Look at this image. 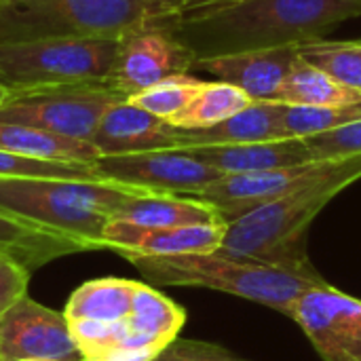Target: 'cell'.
<instances>
[{
    "mask_svg": "<svg viewBox=\"0 0 361 361\" xmlns=\"http://www.w3.org/2000/svg\"><path fill=\"white\" fill-rule=\"evenodd\" d=\"M93 165L102 180L137 186L150 192L184 197H197L222 178L218 169L199 161L190 148L99 157Z\"/></svg>",
    "mask_w": 361,
    "mask_h": 361,
    "instance_id": "ba28073f",
    "label": "cell"
},
{
    "mask_svg": "<svg viewBox=\"0 0 361 361\" xmlns=\"http://www.w3.org/2000/svg\"><path fill=\"white\" fill-rule=\"evenodd\" d=\"M190 150L199 161L218 169L222 176L281 169L315 161L307 142L300 137H281L231 146H195Z\"/></svg>",
    "mask_w": 361,
    "mask_h": 361,
    "instance_id": "2e32d148",
    "label": "cell"
},
{
    "mask_svg": "<svg viewBox=\"0 0 361 361\" xmlns=\"http://www.w3.org/2000/svg\"><path fill=\"white\" fill-rule=\"evenodd\" d=\"M361 118V102L341 106H294L286 104L283 137H311Z\"/></svg>",
    "mask_w": 361,
    "mask_h": 361,
    "instance_id": "4316f807",
    "label": "cell"
},
{
    "mask_svg": "<svg viewBox=\"0 0 361 361\" xmlns=\"http://www.w3.org/2000/svg\"><path fill=\"white\" fill-rule=\"evenodd\" d=\"M123 99L108 82L8 91L0 104V121L30 125L93 144L104 114Z\"/></svg>",
    "mask_w": 361,
    "mask_h": 361,
    "instance_id": "52a82bcc",
    "label": "cell"
},
{
    "mask_svg": "<svg viewBox=\"0 0 361 361\" xmlns=\"http://www.w3.org/2000/svg\"><path fill=\"white\" fill-rule=\"evenodd\" d=\"M279 102L294 106H341L361 102V93L345 87L328 72L319 70L298 55L281 87Z\"/></svg>",
    "mask_w": 361,
    "mask_h": 361,
    "instance_id": "603a6c76",
    "label": "cell"
},
{
    "mask_svg": "<svg viewBox=\"0 0 361 361\" xmlns=\"http://www.w3.org/2000/svg\"><path fill=\"white\" fill-rule=\"evenodd\" d=\"M121 38L44 36L0 42V87L6 91L108 82Z\"/></svg>",
    "mask_w": 361,
    "mask_h": 361,
    "instance_id": "8992f818",
    "label": "cell"
},
{
    "mask_svg": "<svg viewBox=\"0 0 361 361\" xmlns=\"http://www.w3.org/2000/svg\"><path fill=\"white\" fill-rule=\"evenodd\" d=\"M226 235V222L195 224L176 228H146L123 220H110L104 226V250H112L125 260L163 258L184 254H209L220 250Z\"/></svg>",
    "mask_w": 361,
    "mask_h": 361,
    "instance_id": "7c38bea8",
    "label": "cell"
},
{
    "mask_svg": "<svg viewBox=\"0 0 361 361\" xmlns=\"http://www.w3.org/2000/svg\"><path fill=\"white\" fill-rule=\"evenodd\" d=\"M186 324V311L148 283H140L131 313L127 315L129 336L118 351L150 349L161 353L178 338ZM116 353V351H114Z\"/></svg>",
    "mask_w": 361,
    "mask_h": 361,
    "instance_id": "ac0fdd59",
    "label": "cell"
},
{
    "mask_svg": "<svg viewBox=\"0 0 361 361\" xmlns=\"http://www.w3.org/2000/svg\"><path fill=\"white\" fill-rule=\"evenodd\" d=\"M142 281L133 279H93L82 283L68 300L63 315L68 322L91 319V322H121L131 313L135 292Z\"/></svg>",
    "mask_w": 361,
    "mask_h": 361,
    "instance_id": "7402d4cb",
    "label": "cell"
},
{
    "mask_svg": "<svg viewBox=\"0 0 361 361\" xmlns=\"http://www.w3.org/2000/svg\"><path fill=\"white\" fill-rule=\"evenodd\" d=\"M298 55L345 87L361 93V40L317 38L298 44Z\"/></svg>",
    "mask_w": 361,
    "mask_h": 361,
    "instance_id": "d4e9b609",
    "label": "cell"
},
{
    "mask_svg": "<svg viewBox=\"0 0 361 361\" xmlns=\"http://www.w3.org/2000/svg\"><path fill=\"white\" fill-rule=\"evenodd\" d=\"M298 59L296 47H279L264 51H243L218 57L197 59L192 70H203L216 80L239 87L252 102L277 99L281 87Z\"/></svg>",
    "mask_w": 361,
    "mask_h": 361,
    "instance_id": "5bb4252c",
    "label": "cell"
},
{
    "mask_svg": "<svg viewBox=\"0 0 361 361\" xmlns=\"http://www.w3.org/2000/svg\"><path fill=\"white\" fill-rule=\"evenodd\" d=\"M152 361H250L235 355L233 351L203 341L176 338Z\"/></svg>",
    "mask_w": 361,
    "mask_h": 361,
    "instance_id": "f546056e",
    "label": "cell"
},
{
    "mask_svg": "<svg viewBox=\"0 0 361 361\" xmlns=\"http://www.w3.org/2000/svg\"><path fill=\"white\" fill-rule=\"evenodd\" d=\"M150 190L112 180L0 178V212L104 250V226L135 197Z\"/></svg>",
    "mask_w": 361,
    "mask_h": 361,
    "instance_id": "277c9868",
    "label": "cell"
},
{
    "mask_svg": "<svg viewBox=\"0 0 361 361\" xmlns=\"http://www.w3.org/2000/svg\"><path fill=\"white\" fill-rule=\"evenodd\" d=\"M85 361L63 313L27 294L0 315V361Z\"/></svg>",
    "mask_w": 361,
    "mask_h": 361,
    "instance_id": "8fae6325",
    "label": "cell"
},
{
    "mask_svg": "<svg viewBox=\"0 0 361 361\" xmlns=\"http://www.w3.org/2000/svg\"><path fill=\"white\" fill-rule=\"evenodd\" d=\"M195 53L167 27L152 25L121 38L108 85L125 99L195 68Z\"/></svg>",
    "mask_w": 361,
    "mask_h": 361,
    "instance_id": "30bf717a",
    "label": "cell"
},
{
    "mask_svg": "<svg viewBox=\"0 0 361 361\" xmlns=\"http://www.w3.org/2000/svg\"><path fill=\"white\" fill-rule=\"evenodd\" d=\"M361 17V0H209L165 27L197 59L296 47Z\"/></svg>",
    "mask_w": 361,
    "mask_h": 361,
    "instance_id": "6da1fadb",
    "label": "cell"
},
{
    "mask_svg": "<svg viewBox=\"0 0 361 361\" xmlns=\"http://www.w3.org/2000/svg\"><path fill=\"white\" fill-rule=\"evenodd\" d=\"M292 319L326 361H361V300L328 281L309 288Z\"/></svg>",
    "mask_w": 361,
    "mask_h": 361,
    "instance_id": "9c48e42d",
    "label": "cell"
},
{
    "mask_svg": "<svg viewBox=\"0 0 361 361\" xmlns=\"http://www.w3.org/2000/svg\"><path fill=\"white\" fill-rule=\"evenodd\" d=\"M112 220H123L146 228H176L195 224L226 222L218 207L197 197L148 192L123 205Z\"/></svg>",
    "mask_w": 361,
    "mask_h": 361,
    "instance_id": "d6986e66",
    "label": "cell"
},
{
    "mask_svg": "<svg viewBox=\"0 0 361 361\" xmlns=\"http://www.w3.org/2000/svg\"><path fill=\"white\" fill-rule=\"evenodd\" d=\"M0 178H70V180H102L93 163H66L27 159L0 150Z\"/></svg>",
    "mask_w": 361,
    "mask_h": 361,
    "instance_id": "83f0119b",
    "label": "cell"
},
{
    "mask_svg": "<svg viewBox=\"0 0 361 361\" xmlns=\"http://www.w3.org/2000/svg\"><path fill=\"white\" fill-rule=\"evenodd\" d=\"M203 2H209V0H199V4H203Z\"/></svg>",
    "mask_w": 361,
    "mask_h": 361,
    "instance_id": "836d02e7",
    "label": "cell"
},
{
    "mask_svg": "<svg viewBox=\"0 0 361 361\" xmlns=\"http://www.w3.org/2000/svg\"><path fill=\"white\" fill-rule=\"evenodd\" d=\"M286 104L277 99L250 102L241 112L207 129H182L180 148L195 146H231L283 137Z\"/></svg>",
    "mask_w": 361,
    "mask_h": 361,
    "instance_id": "e0dca14e",
    "label": "cell"
},
{
    "mask_svg": "<svg viewBox=\"0 0 361 361\" xmlns=\"http://www.w3.org/2000/svg\"><path fill=\"white\" fill-rule=\"evenodd\" d=\"M30 269L17 258L0 252V315L27 294Z\"/></svg>",
    "mask_w": 361,
    "mask_h": 361,
    "instance_id": "4dcf8cb0",
    "label": "cell"
},
{
    "mask_svg": "<svg viewBox=\"0 0 361 361\" xmlns=\"http://www.w3.org/2000/svg\"><path fill=\"white\" fill-rule=\"evenodd\" d=\"M180 137L182 129L146 112L129 99H123L110 106L104 114L93 135V146L99 150V157H112L180 148Z\"/></svg>",
    "mask_w": 361,
    "mask_h": 361,
    "instance_id": "9a60e30c",
    "label": "cell"
},
{
    "mask_svg": "<svg viewBox=\"0 0 361 361\" xmlns=\"http://www.w3.org/2000/svg\"><path fill=\"white\" fill-rule=\"evenodd\" d=\"M357 180L361 154L326 159L319 173L302 186L226 222L218 252L283 267L311 264L305 239L313 220Z\"/></svg>",
    "mask_w": 361,
    "mask_h": 361,
    "instance_id": "7a4b0ae2",
    "label": "cell"
},
{
    "mask_svg": "<svg viewBox=\"0 0 361 361\" xmlns=\"http://www.w3.org/2000/svg\"><path fill=\"white\" fill-rule=\"evenodd\" d=\"M23 361H53V360H23Z\"/></svg>",
    "mask_w": 361,
    "mask_h": 361,
    "instance_id": "d6a6232c",
    "label": "cell"
},
{
    "mask_svg": "<svg viewBox=\"0 0 361 361\" xmlns=\"http://www.w3.org/2000/svg\"><path fill=\"white\" fill-rule=\"evenodd\" d=\"M324 161H311L305 165H292L281 169H267V171H250V173H228L209 184L205 190L197 195V199L212 203L218 207L226 222L256 209L264 203H271L294 188L309 182L313 176L319 173Z\"/></svg>",
    "mask_w": 361,
    "mask_h": 361,
    "instance_id": "4fadbf2b",
    "label": "cell"
},
{
    "mask_svg": "<svg viewBox=\"0 0 361 361\" xmlns=\"http://www.w3.org/2000/svg\"><path fill=\"white\" fill-rule=\"evenodd\" d=\"M199 0H0V42L44 36L123 38L165 27Z\"/></svg>",
    "mask_w": 361,
    "mask_h": 361,
    "instance_id": "5b68a950",
    "label": "cell"
},
{
    "mask_svg": "<svg viewBox=\"0 0 361 361\" xmlns=\"http://www.w3.org/2000/svg\"><path fill=\"white\" fill-rule=\"evenodd\" d=\"M315 161L361 154V118L326 133L305 137Z\"/></svg>",
    "mask_w": 361,
    "mask_h": 361,
    "instance_id": "f1b7e54d",
    "label": "cell"
},
{
    "mask_svg": "<svg viewBox=\"0 0 361 361\" xmlns=\"http://www.w3.org/2000/svg\"><path fill=\"white\" fill-rule=\"evenodd\" d=\"M0 150L42 161L66 163H95L99 150L91 142L63 137L30 125L0 121Z\"/></svg>",
    "mask_w": 361,
    "mask_h": 361,
    "instance_id": "44dd1931",
    "label": "cell"
},
{
    "mask_svg": "<svg viewBox=\"0 0 361 361\" xmlns=\"http://www.w3.org/2000/svg\"><path fill=\"white\" fill-rule=\"evenodd\" d=\"M252 99L239 87L214 80H203V87L190 102V106L171 123L178 129H207L233 114L241 112Z\"/></svg>",
    "mask_w": 361,
    "mask_h": 361,
    "instance_id": "cb8c5ba5",
    "label": "cell"
},
{
    "mask_svg": "<svg viewBox=\"0 0 361 361\" xmlns=\"http://www.w3.org/2000/svg\"><path fill=\"white\" fill-rule=\"evenodd\" d=\"M6 93H8V91H6L4 87H0V104H2V99L6 97Z\"/></svg>",
    "mask_w": 361,
    "mask_h": 361,
    "instance_id": "1f68e13d",
    "label": "cell"
},
{
    "mask_svg": "<svg viewBox=\"0 0 361 361\" xmlns=\"http://www.w3.org/2000/svg\"><path fill=\"white\" fill-rule=\"evenodd\" d=\"M144 279L154 286L173 288H205L224 292L292 319L302 294L324 283L326 279L307 267H283L254 258L231 256L224 252L184 254L163 258H133L129 260Z\"/></svg>",
    "mask_w": 361,
    "mask_h": 361,
    "instance_id": "3957f363",
    "label": "cell"
},
{
    "mask_svg": "<svg viewBox=\"0 0 361 361\" xmlns=\"http://www.w3.org/2000/svg\"><path fill=\"white\" fill-rule=\"evenodd\" d=\"M0 252L17 258L32 271L57 258L89 252V247L68 235L0 212Z\"/></svg>",
    "mask_w": 361,
    "mask_h": 361,
    "instance_id": "ffe728a7",
    "label": "cell"
},
{
    "mask_svg": "<svg viewBox=\"0 0 361 361\" xmlns=\"http://www.w3.org/2000/svg\"><path fill=\"white\" fill-rule=\"evenodd\" d=\"M201 87H203L201 78L188 74H176L131 95L129 102L167 123H173L190 106V102L195 99Z\"/></svg>",
    "mask_w": 361,
    "mask_h": 361,
    "instance_id": "484cf974",
    "label": "cell"
}]
</instances>
